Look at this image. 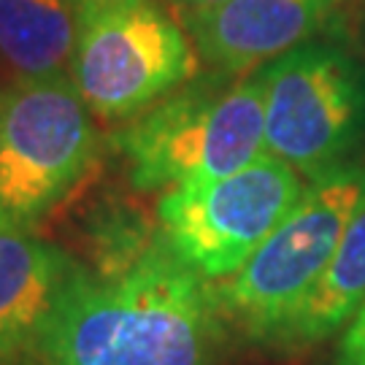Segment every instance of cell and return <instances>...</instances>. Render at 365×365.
I'll use <instances>...</instances> for the list:
<instances>
[{
	"label": "cell",
	"instance_id": "obj_2",
	"mask_svg": "<svg viewBox=\"0 0 365 365\" xmlns=\"http://www.w3.org/2000/svg\"><path fill=\"white\" fill-rule=\"evenodd\" d=\"M262 76H195L114 133L133 190L165 192L247 168L265 155Z\"/></svg>",
	"mask_w": 365,
	"mask_h": 365
},
{
	"label": "cell",
	"instance_id": "obj_3",
	"mask_svg": "<svg viewBox=\"0 0 365 365\" xmlns=\"http://www.w3.org/2000/svg\"><path fill=\"white\" fill-rule=\"evenodd\" d=\"M363 197L365 160L306 184L295 209L247 265L211 284L225 322L247 341L271 349L325 274Z\"/></svg>",
	"mask_w": 365,
	"mask_h": 365
},
{
	"label": "cell",
	"instance_id": "obj_8",
	"mask_svg": "<svg viewBox=\"0 0 365 365\" xmlns=\"http://www.w3.org/2000/svg\"><path fill=\"white\" fill-rule=\"evenodd\" d=\"M87 262L0 217V365H38Z\"/></svg>",
	"mask_w": 365,
	"mask_h": 365
},
{
	"label": "cell",
	"instance_id": "obj_14",
	"mask_svg": "<svg viewBox=\"0 0 365 365\" xmlns=\"http://www.w3.org/2000/svg\"><path fill=\"white\" fill-rule=\"evenodd\" d=\"M76 14H92V11H108V9H119V6H133L141 0H68Z\"/></svg>",
	"mask_w": 365,
	"mask_h": 365
},
{
	"label": "cell",
	"instance_id": "obj_11",
	"mask_svg": "<svg viewBox=\"0 0 365 365\" xmlns=\"http://www.w3.org/2000/svg\"><path fill=\"white\" fill-rule=\"evenodd\" d=\"M76 11L68 0H0V66L11 76H68Z\"/></svg>",
	"mask_w": 365,
	"mask_h": 365
},
{
	"label": "cell",
	"instance_id": "obj_9",
	"mask_svg": "<svg viewBox=\"0 0 365 365\" xmlns=\"http://www.w3.org/2000/svg\"><path fill=\"white\" fill-rule=\"evenodd\" d=\"M339 11L341 0H225L182 25L195 43L200 66L241 78L319 38Z\"/></svg>",
	"mask_w": 365,
	"mask_h": 365
},
{
	"label": "cell",
	"instance_id": "obj_13",
	"mask_svg": "<svg viewBox=\"0 0 365 365\" xmlns=\"http://www.w3.org/2000/svg\"><path fill=\"white\" fill-rule=\"evenodd\" d=\"M168 3H170V9H173V14H176L182 22H187V19H192V16H200V14L217 9L225 0H168Z\"/></svg>",
	"mask_w": 365,
	"mask_h": 365
},
{
	"label": "cell",
	"instance_id": "obj_1",
	"mask_svg": "<svg viewBox=\"0 0 365 365\" xmlns=\"http://www.w3.org/2000/svg\"><path fill=\"white\" fill-rule=\"evenodd\" d=\"M90 271L38 365H214L225 333L214 287L152 235Z\"/></svg>",
	"mask_w": 365,
	"mask_h": 365
},
{
	"label": "cell",
	"instance_id": "obj_4",
	"mask_svg": "<svg viewBox=\"0 0 365 365\" xmlns=\"http://www.w3.org/2000/svg\"><path fill=\"white\" fill-rule=\"evenodd\" d=\"M98 160V119L71 76L0 87V217L36 227L84 187Z\"/></svg>",
	"mask_w": 365,
	"mask_h": 365
},
{
	"label": "cell",
	"instance_id": "obj_5",
	"mask_svg": "<svg viewBox=\"0 0 365 365\" xmlns=\"http://www.w3.org/2000/svg\"><path fill=\"white\" fill-rule=\"evenodd\" d=\"M265 152L306 182L354 163L365 146V66L314 38L260 68Z\"/></svg>",
	"mask_w": 365,
	"mask_h": 365
},
{
	"label": "cell",
	"instance_id": "obj_12",
	"mask_svg": "<svg viewBox=\"0 0 365 365\" xmlns=\"http://www.w3.org/2000/svg\"><path fill=\"white\" fill-rule=\"evenodd\" d=\"M339 336L333 365H365V303Z\"/></svg>",
	"mask_w": 365,
	"mask_h": 365
},
{
	"label": "cell",
	"instance_id": "obj_7",
	"mask_svg": "<svg viewBox=\"0 0 365 365\" xmlns=\"http://www.w3.org/2000/svg\"><path fill=\"white\" fill-rule=\"evenodd\" d=\"M306 179L268 152L247 168L160 192L155 227L163 244L206 282L241 271L295 209Z\"/></svg>",
	"mask_w": 365,
	"mask_h": 365
},
{
	"label": "cell",
	"instance_id": "obj_6",
	"mask_svg": "<svg viewBox=\"0 0 365 365\" xmlns=\"http://www.w3.org/2000/svg\"><path fill=\"white\" fill-rule=\"evenodd\" d=\"M197 71L200 57L187 27L157 0L76 14L68 76L101 122H130Z\"/></svg>",
	"mask_w": 365,
	"mask_h": 365
},
{
	"label": "cell",
	"instance_id": "obj_10",
	"mask_svg": "<svg viewBox=\"0 0 365 365\" xmlns=\"http://www.w3.org/2000/svg\"><path fill=\"white\" fill-rule=\"evenodd\" d=\"M365 303V197L325 274L276 336V352H303L339 336Z\"/></svg>",
	"mask_w": 365,
	"mask_h": 365
}]
</instances>
